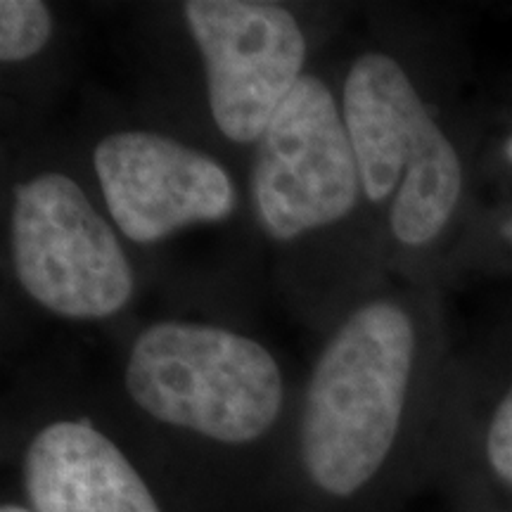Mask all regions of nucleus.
I'll list each match as a JSON object with an SVG mask.
<instances>
[{"mask_svg": "<svg viewBox=\"0 0 512 512\" xmlns=\"http://www.w3.org/2000/svg\"><path fill=\"white\" fill-rule=\"evenodd\" d=\"M486 456L505 484H512V384L496 406L486 432Z\"/></svg>", "mask_w": 512, "mask_h": 512, "instance_id": "obj_10", "label": "nucleus"}, {"mask_svg": "<svg viewBox=\"0 0 512 512\" xmlns=\"http://www.w3.org/2000/svg\"><path fill=\"white\" fill-rule=\"evenodd\" d=\"M91 176L121 238L152 247L238 214L233 171L202 145L152 126H119L91 147Z\"/></svg>", "mask_w": 512, "mask_h": 512, "instance_id": "obj_7", "label": "nucleus"}, {"mask_svg": "<svg viewBox=\"0 0 512 512\" xmlns=\"http://www.w3.org/2000/svg\"><path fill=\"white\" fill-rule=\"evenodd\" d=\"M22 472L34 512H162L136 465L86 418L43 425Z\"/></svg>", "mask_w": 512, "mask_h": 512, "instance_id": "obj_8", "label": "nucleus"}, {"mask_svg": "<svg viewBox=\"0 0 512 512\" xmlns=\"http://www.w3.org/2000/svg\"><path fill=\"white\" fill-rule=\"evenodd\" d=\"M337 91L373 219L396 247L434 245L463 200L465 171L418 83L392 50L368 46L347 62Z\"/></svg>", "mask_w": 512, "mask_h": 512, "instance_id": "obj_2", "label": "nucleus"}, {"mask_svg": "<svg viewBox=\"0 0 512 512\" xmlns=\"http://www.w3.org/2000/svg\"><path fill=\"white\" fill-rule=\"evenodd\" d=\"M178 10L200 62L211 126L226 143L254 150L309 72L302 17L273 0H188Z\"/></svg>", "mask_w": 512, "mask_h": 512, "instance_id": "obj_6", "label": "nucleus"}, {"mask_svg": "<svg viewBox=\"0 0 512 512\" xmlns=\"http://www.w3.org/2000/svg\"><path fill=\"white\" fill-rule=\"evenodd\" d=\"M8 254L24 297L55 318L100 323L138 294L126 240L67 166H31L12 181Z\"/></svg>", "mask_w": 512, "mask_h": 512, "instance_id": "obj_5", "label": "nucleus"}, {"mask_svg": "<svg viewBox=\"0 0 512 512\" xmlns=\"http://www.w3.org/2000/svg\"><path fill=\"white\" fill-rule=\"evenodd\" d=\"M247 202L256 230L275 249L313 256L373 228L337 83L309 69L252 150Z\"/></svg>", "mask_w": 512, "mask_h": 512, "instance_id": "obj_4", "label": "nucleus"}, {"mask_svg": "<svg viewBox=\"0 0 512 512\" xmlns=\"http://www.w3.org/2000/svg\"><path fill=\"white\" fill-rule=\"evenodd\" d=\"M422 332L399 294H351L313 358L299 406V460L320 494L347 501L380 475L408 415Z\"/></svg>", "mask_w": 512, "mask_h": 512, "instance_id": "obj_1", "label": "nucleus"}, {"mask_svg": "<svg viewBox=\"0 0 512 512\" xmlns=\"http://www.w3.org/2000/svg\"><path fill=\"white\" fill-rule=\"evenodd\" d=\"M0 512H34L31 508H22V505H12V503H8V505H3V508H0Z\"/></svg>", "mask_w": 512, "mask_h": 512, "instance_id": "obj_11", "label": "nucleus"}, {"mask_svg": "<svg viewBox=\"0 0 512 512\" xmlns=\"http://www.w3.org/2000/svg\"><path fill=\"white\" fill-rule=\"evenodd\" d=\"M510 157H512V145H510Z\"/></svg>", "mask_w": 512, "mask_h": 512, "instance_id": "obj_12", "label": "nucleus"}, {"mask_svg": "<svg viewBox=\"0 0 512 512\" xmlns=\"http://www.w3.org/2000/svg\"><path fill=\"white\" fill-rule=\"evenodd\" d=\"M121 384L145 418L223 446H247L278 425L285 368L261 339L200 318H159L128 344Z\"/></svg>", "mask_w": 512, "mask_h": 512, "instance_id": "obj_3", "label": "nucleus"}, {"mask_svg": "<svg viewBox=\"0 0 512 512\" xmlns=\"http://www.w3.org/2000/svg\"><path fill=\"white\" fill-rule=\"evenodd\" d=\"M55 12L41 0L0 3V62L5 72L46 55L55 41Z\"/></svg>", "mask_w": 512, "mask_h": 512, "instance_id": "obj_9", "label": "nucleus"}]
</instances>
